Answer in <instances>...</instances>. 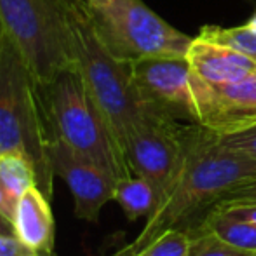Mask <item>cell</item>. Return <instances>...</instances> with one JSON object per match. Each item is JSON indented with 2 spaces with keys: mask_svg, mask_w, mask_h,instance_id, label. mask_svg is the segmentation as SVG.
<instances>
[{
  "mask_svg": "<svg viewBox=\"0 0 256 256\" xmlns=\"http://www.w3.org/2000/svg\"><path fill=\"white\" fill-rule=\"evenodd\" d=\"M131 72L146 110L182 124H199L192 68L185 56L143 58L131 63Z\"/></svg>",
  "mask_w": 256,
  "mask_h": 256,
  "instance_id": "ba28073f",
  "label": "cell"
},
{
  "mask_svg": "<svg viewBox=\"0 0 256 256\" xmlns=\"http://www.w3.org/2000/svg\"><path fill=\"white\" fill-rule=\"evenodd\" d=\"M0 212H2L6 218H9L10 222L14 220V212H16V204L9 199V196L4 192L2 186H0Z\"/></svg>",
  "mask_w": 256,
  "mask_h": 256,
  "instance_id": "603a6c76",
  "label": "cell"
},
{
  "mask_svg": "<svg viewBox=\"0 0 256 256\" xmlns=\"http://www.w3.org/2000/svg\"><path fill=\"white\" fill-rule=\"evenodd\" d=\"M48 138L66 143L117 180L132 176L126 154L77 68L68 66L48 82H37Z\"/></svg>",
  "mask_w": 256,
  "mask_h": 256,
  "instance_id": "7a4b0ae2",
  "label": "cell"
},
{
  "mask_svg": "<svg viewBox=\"0 0 256 256\" xmlns=\"http://www.w3.org/2000/svg\"><path fill=\"white\" fill-rule=\"evenodd\" d=\"M183 162L174 183L148 216L134 240L136 250L169 228H182L199 212H208L237 186L256 180V160L230 148L220 134L200 124L183 128Z\"/></svg>",
  "mask_w": 256,
  "mask_h": 256,
  "instance_id": "6da1fadb",
  "label": "cell"
},
{
  "mask_svg": "<svg viewBox=\"0 0 256 256\" xmlns=\"http://www.w3.org/2000/svg\"><path fill=\"white\" fill-rule=\"evenodd\" d=\"M197 228L212 234L220 240L237 250L256 253V225L232 214L223 208L214 206L212 209H209Z\"/></svg>",
  "mask_w": 256,
  "mask_h": 256,
  "instance_id": "4fadbf2b",
  "label": "cell"
},
{
  "mask_svg": "<svg viewBox=\"0 0 256 256\" xmlns=\"http://www.w3.org/2000/svg\"><path fill=\"white\" fill-rule=\"evenodd\" d=\"M128 220L136 222L143 216H150L157 208V190L148 180L142 176H128L117 182L115 197Z\"/></svg>",
  "mask_w": 256,
  "mask_h": 256,
  "instance_id": "5bb4252c",
  "label": "cell"
},
{
  "mask_svg": "<svg viewBox=\"0 0 256 256\" xmlns=\"http://www.w3.org/2000/svg\"><path fill=\"white\" fill-rule=\"evenodd\" d=\"M136 251H138V250H136V244L131 242V244H128V246L120 248L118 251H115V253L110 254V256H134Z\"/></svg>",
  "mask_w": 256,
  "mask_h": 256,
  "instance_id": "d4e9b609",
  "label": "cell"
},
{
  "mask_svg": "<svg viewBox=\"0 0 256 256\" xmlns=\"http://www.w3.org/2000/svg\"><path fill=\"white\" fill-rule=\"evenodd\" d=\"M0 234H6V236H16V234H14L12 222H10L9 218H6L2 212H0Z\"/></svg>",
  "mask_w": 256,
  "mask_h": 256,
  "instance_id": "cb8c5ba5",
  "label": "cell"
},
{
  "mask_svg": "<svg viewBox=\"0 0 256 256\" xmlns=\"http://www.w3.org/2000/svg\"><path fill=\"white\" fill-rule=\"evenodd\" d=\"M199 124L220 136L256 126V74L237 82L211 84L192 74Z\"/></svg>",
  "mask_w": 256,
  "mask_h": 256,
  "instance_id": "9c48e42d",
  "label": "cell"
},
{
  "mask_svg": "<svg viewBox=\"0 0 256 256\" xmlns=\"http://www.w3.org/2000/svg\"><path fill=\"white\" fill-rule=\"evenodd\" d=\"M199 35L220 42L223 46H228V48L242 52L244 56H248L256 63V34L253 30H250L246 24L237 28L204 26Z\"/></svg>",
  "mask_w": 256,
  "mask_h": 256,
  "instance_id": "e0dca14e",
  "label": "cell"
},
{
  "mask_svg": "<svg viewBox=\"0 0 256 256\" xmlns=\"http://www.w3.org/2000/svg\"><path fill=\"white\" fill-rule=\"evenodd\" d=\"M18 152L34 162L38 188L52 199L54 169L38 102L37 78L0 26V154Z\"/></svg>",
  "mask_w": 256,
  "mask_h": 256,
  "instance_id": "277c9868",
  "label": "cell"
},
{
  "mask_svg": "<svg viewBox=\"0 0 256 256\" xmlns=\"http://www.w3.org/2000/svg\"><path fill=\"white\" fill-rule=\"evenodd\" d=\"M0 26L37 82H48L74 66L64 0H0Z\"/></svg>",
  "mask_w": 256,
  "mask_h": 256,
  "instance_id": "8992f818",
  "label": "cell"
},
{
  "mask_svg": "<svg viewBox=\"0 0 256 256\" xmlns=\"http://www.w3.org/2000/svg\"><path fill=\"white\" fill-rule=\"evenodd\" d=\"M64 12L75 68L124 150L131 129L150 114L134 88L131 63L108 51L82 0H64Z\"/></svg>",
  "mask_w": 256,
  "mask_h": 256,
  "instance_id": "3957f363",
  "label": "cell"
},
{
  "mask_svg": "<svg viewBox=\"0 0 256 256\" xmlns=\"http://www.w3.org/2000/svg\"><path fill=\"white\" fill-rule=\"evenodd\" d=\"M220 138L230 148L237 150V152L248 155L250 158L256 160V126L246 129V131H240L228 136H220Z\"/></svg>",
  "mask_w": 256,
  "mask_h": 256,
  "instance_id": "d6986e66",
  "label": "cell"
},
{
  "mask_svg": "<svg viewBox=\"0 0 256 256\" xmlns=\"http://www.w3.org/2000/svg\"><path fill=\"white\" fill-rule=\"evenodd\" d=\"M91 24L106 49L126 63L154 56H186L194 38L142 0H82Z\"/></svg>",
  "mask_w": 256,
  "mask_h": 256,
  "instance_id": "5b68a950",
  "label": "cell"
},
{
  "mask_svg": "<svg viewBox=\"0 0 256 256\" xmlns=\"http://www.w3.org/2000/svg\"><path fill=\"white\" fill-rule=\"evenodd\" d=\"M0 256H37V253L24 246L16 236L0 234Z\"/></svg>",
  "mask_w": 256,
  "mask_h": 256,
  "instance_id": "44dd1931",
  "label": "cell"
},
{
  "mask_svg": "<svg viewBox=\"0 0 256 256\" xmlns=\"http://www.w3.org/2000/svg\"><path fill=\"white\" fill-rule=\"evenodd\" d=\"M192 240L194 236L188 230L169 228L136 251L134 256H186L192 248Z\"/></svg>",
  "mask_w": 256,
  "mask_h": 256,
  "instance_id": "2e32d148",
  "label": "cell"
},
{
  "mask_svg": "<svg viewBox=\"0 0 256 256\" xmlns=\"http://www.w3.org/2000/svg\"><path fill=\"white\" fill-rule=\"evenodd\" d=\"M0 186L14 204L30 188L38 186L35 166L26 155L9 152L0 154Z\"/></svg>",
  "mask_w": 256,
  "mask_h": 256,
  "instance_id": "9a60e30c",
  "label": "cell"
},
{
  "mask_svg": "<svg viewBox=\"0 0 256 256\" xmlns=\"http://www.w3.org/2000/svg\"><path fill=\"white\" fill-rule=\"evenodd\" d=\"M37 256H42V254H37Z\"/></svg>",
  "mask_w": 256,
  "mask_h": 256,
  "instance_id": "4316f807",
  "label": "cell"
},
{
  "mask_svg": "<svg viewBox=\"0 0 256 256\" xmlns=\"http://www.w3.org/2000/svg\"><path fill=\"white\" fill-rule=\"evenodd\" d=\"M192 236V248H190L186 256H256V253L237 250V248L223 242L216 236L204 232L200 228H196V232Z\"/></svg>",
  "mask_w": 256,
  "mask_h": 256,
  "instance_id": "ac0fdd59",
  "label": "cell"
},
{
  "mask_svg": "<svg viewBox=\"0 0 256 256\" xmlns=\"http://www.w3.org/2000/svg\"><path fill=\"white\" fill-rule=\"evenodd\" d=\"M185 124L152 114L143 117L124 142V154L134 176L148 180L157 190V206L174 183L183 162Z\"/></svg>",
  "mask_w": 256,
  "mask_h": 256,
  "instance_id": "52a82bcc",
  "label": "cell"
},
{
  "mask_svg": "<svg viewBox=\"0 0 256 256\" xmlns=\"http://www.w3.org/2000/svg\"><path fill=\"white\" fill-rule=\"evenodd\" d=\"M226 204H256V180L237 186L228 196L223 197L216 206H226Z\"/></svg>",
  "mask_w": 256,
  "mask_h": 256,
  "instance_id": "ffe728a7",
  "label": "cell"
},
{
  "mask_svg": "<svg viewBox=\"0 0 256 256\" xmlns=\"http://www.w3.org/2000/svg\"><path fill=\"white\" fill-rule=\"evenodd\" d=\"M192 74L211 84L237 82L256 74V63L236 49L199 35L186 51Z\"/></svg>",
  "mask_w": 256,
  "mask_h": 256,
  "instance_id": "8fae6325",
  "label": "cell"
},
{
  "mask_svg": "<svg viewBox=\"0 0 256 256\" xmlns=\"http://www.w3.org/2000/svg\"><path fill=\"white\" fill-rule=\"evenodd\" d=\"M49 157L54 174L66 183L74 196L77 218L91 223L98 222L104 204L114 200L118 180L58 140L49 142Z\"/></svg>",
  "mask_w": 256,
  "mask_h": 256,
  "instance_id": "30bf717a",
  "label": "cell"
},
{
  "mask_svg": "<svg viewBox=\"0 0 256 256\" xmlns=\"http://www.w3.org/2000/svg\"><path fill=\"white\" fill-rule=\"evenodd\" d=\"M246 26L250 28V30H253L254 34H256V12L253 14V16H251V20H250V21H248V23H246Z\"/></svg>",
  "mask_w": 256,
  "mask_h": 256,
  "instance_id": "484cf974",
  "label": "cell"
},
{
  "mask_svg": "<svg viewBox=\"0 0 256 256\" xmlns=\"http://www.w3.org/2000/svg\"><path fill=\"white\" fill-rule=\"evenodd\" d=\"M49 200L38 186H34L18 200L12 220L18 239L42 256L54 254V216Z\"/></svg>",
  "mask_w": 256,
  "mask_h": 256,
  "instance_id": "7c38bea8",
  "label": "cell"
},
{
  "mask_svg": "<svg viewBox=\"0 0 256 256\" xmlns=\"http://www.w3.org/2000/svg\"><path fill=\"white\" fill-rule=\"evenodd\" d=\"M218 208L226 209L232 214L239 216L242 220H248V222L256 225V204H226V206H218Z\"/></svg>",
  "mask_w": 256,
  "mask_h": 256,
  "instance_id": "7402d4cb",
  "label": "cell"
}]
</instances>
